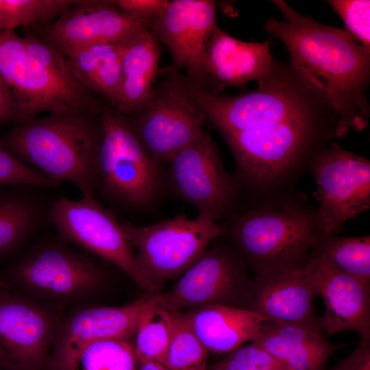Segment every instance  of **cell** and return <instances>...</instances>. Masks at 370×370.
<instances>
[{
    "label": "cell",
    "mask_w": 370,
    "mask_h": 370,
    "mask_svg": "<svg viewBox=\"0 0 370 370\" xmlns=\"http://www.w3.org/2000/svg\"><path fill=\"white\" fill-rule=\"evenodd\" d=\"M173 82L221 134L241 176L255 186L275 184L348 132L314 88L276 61L245 94L212 92L180 73Z\"/></svg>",
    "instance_id": "6da1fadb"
},
{
    "label": "cell",
    "mask_w": 370,
    "mask_h": 370,
    "mask_svg": "<svg viewBox=\"0 0 370 370\" xmlns=\"http://www.w3.org/2000/svg\"><path fill=\"white\" fill-rule=\"evenodd\" d=\"M273 2L286 21L269 19L264 28L285 45L291 68L336 112L347 130H362L369 116L370 52L344 30L302 16L284 1Z\"/></svg>",
    "instance_id": "7a4b0ae2"
},
{
    "label": "cell",
    "mask_w": 370,
    "mask_h": 370,
    "mask_svg": "<svg viewBox=\"0 0 370 370\" xmlns=\"http://www.w3.org/2000/svg\"><path fill=\"white\" fill-rule=\"evenodd\" d=\"M102 110L78 108L16 125L0 145L50 180L75 186L82 197L97 194Z\"/></svg>",
    "instance_id": "3957f363"
},
{
    "label": "cell",
    "mask_w": 370,
    "mask_h": 370,
    "mask_svg": "<svg viewBox=\"0 0 370 370\" xmlns=\"http://www.w3.org/2000/svg\"><path fill=\"white\" fill-rule=\"evenodd\" d=\"M230 233L256 275L304 267L324 236L317 212L294 206L247 210L233 220Z\"/></svg>",
    "instance_id": "277c9868"
},
{
    "label": "cell",
    "mask_w": 370,
    "mask_h": 370,
    "mask_svg": "<svg viewBox=\"0 0 370 370\" xmlns=\"http://www.w3.org/2000/svg\"><path fill=\"white\" fill-rule=\"evenodd\" d=\"M99 116L102 138L97 193L125 207L151 206L164 188L162 165L147 152L126 116L114 108H103Z\"/></svg>",
    "instance_id": "5b68a950"
},
{
    "label": "cell",
    "mask_w": 370,
    "mask_h": 370,
    "mask_svg": "<svg viewBox=\"0 0 370 370\" xmlns=\"http://www.w3.org/2000/svg\"><path fill=\"white\" fill-rule=\"evenodd\" d=\"M49 222L62 240L113 264L148 295L160 293L162 285L141 266L121 222L95 198L59 197L51 205Z\"/></svg>",
    "instance_id": "8992f818"
},
{
    "label": "cell",
    "mask_w": 370,
    "mask_h": 370,
    "mask_svg": "<svg viewBox=\"0 0 370 370\" xmlns=\"http://www.w3.org/2000/svg\"><path fill=\"white\" fill-rule=\"evenodd\" d=\"M0 82L18 112L19 124L44 112L101 109L82 85L62 79L33 62L25 52L23 37L14 30L0 29Z\"/></svg>",
    "instance_id": "52a82bcc"
},
{
    "label": "cell",
    "mask_w": 370,
    "mask_h": 370,
    "mask_svg": "<svg viewBox=\"0 0 370 370\" xmlns=\"http://www.w3.org/2000/svg\"><path fill=\"white\" fill-rule=\"evenodd\" d=\"M121 225L141 266L160 285L179 278L226 233L222 223L203 213L194 219L180 214L146 226Z\"/></svg>",
    "instance_id": "ba28073f"
},
{
    "label": "cell",
    "mask_w": 370,
    "mask_h": 370,
    "mask_svg": "<svg viewBox=\"0 0 370 370\" xmlns=\"http://www.w3.org/2000/svg\"><path fill=\"white\" fill-rule=\"evenodd\" d=\"M246 262L239 251L225 245L208 247L158 305L168 311H183L210 305L247 308L252 287Z\"/></svg>",
    "instance_id": "9c48e42d"
},
{
    "label": "cell",
    "mask_w": 370,
    "mask_h": 370,
    "mask_svg": "<svg viewBox=\"0 0 370 370\" xmlns=\"http://www.w3.org/2000/svg\"><path fill=\"white\" fill-rule=\"evenodd\" d=\"M168 164V184L176 196L217 222L232 215L238 185L209 134L204 130Z\"/></svg>",
    "instance_id": "30bf717a"
},
{
    "label": "cell",
    "mask_w": 370,
    "mask_h": 370,
    "mask_svg": "<svg viewBox=\"0 0 370 370\" xmlns=\"http://www.w3.org/2000/svg\"><path fill=\"white\" fill-rule=\"evenodd\" d=\"M314 196L324 236L370 208V162L332 142L314 159Z\"/></svg>",
    "instance_id": "8fae6325"
},
{
    "label": "cell",
    "mask_w": 370,
    "mask_h": 370,
    "mask_svg": "<svg viewBox=\"0 0 370 370\" xmlns=\"http://www.w3.org/2000/svg\"><path fill=\"white\" fill-rule=\"evenodd\" d=\"M11 276L24 289L58 301L90 295L104 281L103 269L95 258L56 243L27 252L13 266Z\"/></svg>",
    "instance_id": "7c38bea8"
},
{
    "label": "cell",
    "mask_w": 370,
    "mask_h": 370,
    "mask_svg": "<svg viewBox=\"0 0 370 370\" xmlns=\"http://www.w3.org/2000/svg\"><path fill=\"white\" fill-rule=\"evenodd\" d=\"M149 156L169 163L203 131V113L173 83L162 77L149 99L127 116Z\"/></svg>",
    "instance_id": "4fadbf2b"
},
{
    "label": "cell",
    "mask_w": 370,
    "mask_h": 370,
    "mask_svg": "<svg viewBox=\"0 0 370 370\" xmlns=\"http://www.w3.org/2000/svg\"><path fill=\"white\" fill-rule=\"evenodd\" d=\"M62 318L57 310L0 287V367L38 370L52 349Z\"/></svg>",
    "instance_id": "5bb4252c"
},
{
    "label": "cell",
    "mask_w": 370,
    "mask_h": 370,
    "mask_svg": "<svg viewBox=\"0 0 370 370\" xmlns=\"http://www.w3.org/2000/svg\"><path fill=\"white\" fill-rule=\"evenodd\" d=\"M158 299L159 294L122 306L86 308L62 319L51 349L50 370H77L83 351L95 341L132 339L141 318Z\"/></svg>",
    "instance_id": "9a60e30c"
},
{
    "label": "cell",
    "mask_w": 370,
    "mask_h": 370,
    "mask_svg": "<svg viewBox=\"0 0 370 370\" xmlns=\"http://www.w3.org/2000/svg\"><path fill=\"white\" fill-rule=\"evenodd\" d=\"M216 7L212 0L169 1L148 28L169 49L175 69H184L193 82L219 93L205 69L207 45L217 23Z\"/></svg>",
    "instance_id": "2e32d148"
},
{
    "label": "cell",
    "mask_w": 370,
    "mask_h": 370,
    "mask_svg": "<svg viewBox=\"0 0 370 370\" xmlns=\"http://www.w3.org/2000/svg\"><path fill=\"white\" fill-rule=\"evenodd\" d=\"M145 26L111 1H77L49 25L34 27L36 35L63 56L87 46L120 42Z\"/></svg>",
    "instance_id": "e0dca14e"
},
{
    "label": "cell",
    "mask_w": 370,
    "mask_h": 370,
    "mask_svg": "<svg viewBox=\"0 0 370 370\" xmlns=\"http://www.w3.org/2000/svg\"><path fill=\"white\" fill-rule=\"evenodd\" d=\"M316 296L308 261L298 269L256 274L247 309L267 319L301 325L323 334L314 310Z\"/></svg>",
    "instance_id": "ac0fdd59"
},
{
    "label": "cell",
    "mask_w": 370,
    "mask_h": 370,
    "mask_svg": "<svg viewBox=\"0 0 370 370\" xmlns=\"http://www.w3.org/2000/svg\"><path fill=\"white\" fill-rule=\"evenodd\" d=\"M309 264L317 295L325 306L319 317L323 333L352 331L360 339H370V284L338 271L314 253Z\"/></svg>",
    "instance_id": "d6986e66"
},
{
    "label": "cell",
    "mask_w": 370,
    "mask_h": 370,
    "mask_svg": "<svg viewBox=\"0 0 370 370\" xmlns=\"http://www.w3.org/2000/svg\"><path fill=\"white\" fill-rule=\"evenodd\" d=\"M270 42L271 40L254 42L237 39L216 23L206 51L205 69L218 91L225 85L242 87L266 77L275 61Z\"/></svg>",
    "instance_id": "ffe728a7"
},
{
    "label": "cell",
    "mask_w": 370,
    "mask_h": 370,
    "mask_svg": "<svg viewBox=\"0 0 370 370\" xmlns=\"http://www.w3.org/2000/svg\"><path fill=\"white\" fill-rule=\"evenodd\" d=\"M184 318L209 353L225 354L254 341L266 320L245 308L210 305L182 311Z\"/></svg>",
    "instance_id": "44dd1931"
},
{
    "label": "cell",
    "mask_w": 370,
    "mask_h": 370,
    "mask_svg": "<svg viewBox=\"0 0 370 370\" xmlns=\"http://www.w3.org/2000/svg\"><path fill=\"white\" fill-rule=\"evenodd\" d=\"M252 342L291 370H325L328 360L341 347L306 327L269 319L262 323Z\"/></svg>",
    "instance_id": "7402d4cb"
},
{
    "label": "cell",
    "mask_w": 370,
    "mask_h": 370,
    "mask_svg": "<svg viewBox=\"0 0 370 370\" xmlns=\"http://www.w3.org/2000/svg\"><path fill=\"white\" fill-rule=\"evenodd\" d=\"M160 56L158 40L145 26L123 40L122 84L116 112L128 116L149 99L158 75Z\"/></svg>",
    "instance_id": "603a6c76"
},
{
    "label": "cell",
    "mask_w": 370,
    "mask_h": 370,
    "mask_svg": "<svg viewBox=\"0 0 370 370\" xmlns=\"http://www.w3.org/2000/svg\"><path fill=\"white\" fill-rule=\"evenodd\" d=\"M43 188L0 186V256L14 250L49 222L53 202Z\"/></svg>",
    "instance_id": "cb8c5ba5"
},
{
    "label": "cell",
    "mask_w": 370,
    "mask_h": 370,
    "mask_svg": "<svg viewBox=\"0 0 370 370\" xmlns=\"http://www.w3.org/2000/svg\"><path fill=\"white\" fill-rule=\"evenodd\" d=\"M123 40L87 46L64 56L76 79L114 110L122 84Z\"/></svg>",
    "instance_id": "d4e9b609"
},
{
    "label": "cell",
    "mask_w": 370,
    "mask_h": 370,
    "mask_svg": "<svg viewBox=\"0 0 370 370\" xmlns=\"http://www.w3.org/2000/svg\"><path fill=\"white\" fill-rule=\"evenodd\" d=\"M314 254L338 271L370 284V237L323 236Z\"/></svg>",
    "instance_id": "484cf974"
},
{
    "label": "cell",
    "mask_w": 370,
    "mask_h": 370,
    "mask_svg": "<svg viewBox=\"0 0 370 370\" xmlns=\"http://www.w3.org/2000/svg\"><path fill=\"white\" fill-rule=\"evenodd\" d=\"M167 311L170 341L163 364L171 370H206L208 352L182 311Z\"/></svg>",
    "instance_id": "4316f807"
},
{
    "label": "cell",
    "mask_w": 370,
    "mask_h": 370,
    "mask_svg": "<svg viewBox=\"0 0 370 370\" xmlns=\"http://www.w3.org/2000/svg\"><path fill=\"white\" fill-rule=\"evenodd\" d=\"M77 1L0 0V29L42 27L51 23Z\"/></svg>",
    "instance_id": "83f0119b"
},
{
    "label": "cell",
    "mask_w": 370,
    "mask_h": 370,
    "mask_svg": "<svg viewBox=\"0 0 370 370\" xmlns=\"http://www.w3.org/2000/svg\"><path fill=\"white\" fill-rule=\"evenodd\" d=\"M167 311L157 304L141 318L134 335L137 360H148L163 363L170 341Z\"/></svg>",
    "instance_id": "f1b7e54d"
},
{
    "label": "cell",
    "mask_w": 370,
    "mask_h": 370,
    "mask_svg": "<svg viewBox=\"0 0 370 370\" xmlns=\"http://www.w3.org/2000/svg\"><path fill=\"white\" fill-rule=\"evenodd\" d=\"M79 365L82 370H136L134 343L126 338L95 341L83 351Z\"/></svg>",
    "instance_id": "f546056e"
},
{
    "label": "cell",
    "mask_w": 370,
    "mask_h": 370,
    "mask_svg": "<svg viewBox=\"0 0 370 370\" xmlns=\"http://www.w3.org/2000/svg\"><path fill=\"white\" fill-rule=\"evenodd\" d=\"M212 370H291L255 342L241 345L227 355Z\"/></svg>",
    "instance_id": "4dcf8cb0"
},
{
    "label": "cell",
    "mask_w": 370,
    "mask_h": 370,
    "mask_svg": "<svg viewBox=\"0 0 370 370\" xmlns=\"http://www.w3.org/2000/svg\"><path fill=\"white\" fill-rule=\"evenodd\" d=\"M328 3L343 19L344 31L370 52V1L331 0Z\"/></svg>",
    "instance_id": "1f68e13d"
},
{
    "label": "cell",
    "mask_w": 370,
    "mask_h": 370,
    "mask_svg": "<svg viewBox=\"0 0 370 370\" xmlns=\"http://www.w3.org/2000/svg\"><path fill=\"white\" fill-rule=\"evenodd\" d=\"M60 184L25 163L0 145V186L21 185L51 189Z\"/></svg>",
    "instance_id": "d6a6232c"
},
{
    "label": "cell",
    "mask_w": 370,
    "mask_h": 370,
    "mask_svg": "<svg viewBox=\"0 0 370 370\" xmlns=\"http://www.w3.org/2000/svg\"><path fill=\"white\" fill-rule=\"evenodd\" d=\"M23 39L27 55L37 65L69 82L80 84L75 77L66 58L54 48L32 31Z\"/></svg>",
    "instance_id": "836d02e7"
},
{
    "label": "cell",
    "mask_w": 370,
    "mask_h": 370,
    "mask_svg": "<svg viewBox=\"0 0 370 370\" xmlns=\"http://www.w3.org/2000/svg\"><path fill=\"white\" fill-rule=\"evenodd\" d=\"M121 12L148 27L163 12L168 0H111Z\"/></svg>",
    "instance_id": "e575fe53"
},
{
    "label": "cell",
    "mask_w": 370,
    "mask_h": 370,
    "mask_svg": "<svg viewBox=\"0 0 370 370\" xmlns=\"http://www.w3.org/2000/svg\"><path fill=\"white\" fill-rule=\"evenodd\" d=\"M330 370H370V339H360L355 349Z\"/></svg>",
    "instance_id": "d590c367"
},
{
    "label": "cell",
    "mask_w": 370,
    "mask_h": 370,
    "mask_svg": "<svg viewBox=\"0 0 370 370\" xmlns=\"http://www.w3.org/2000/svg\"><path fill=\"white\" fill-rule=\"evenodd\" d=\"M11 122L20 123V119L14 103L0 82V127Z\"/></svg>",
    "instance_id": "8d00e7d4"
},
{
    "label": "cell",
    "mask_w": 370,
    "mask_h": 370,
    "mask_svg": "<svg viewBox=\"0 0 370 370\" xmlns=\"http://www.w3.org/2000/svg\"><path fill=\"white\" fill-rule=\"evenodd\" d=\"M136 370H171L164 364L148 360H137Z\"/></svg>",
    "instance_id": "74e56055"
},
{
    "label": "cell",
    "mask_w": 370,
    "mask_h": 370,
    "mask_svg": "<svg viewBox=\"0 0 370 370\" xmlns=\"http://www.w3.org/2000/svg\"><path fill=\"white\" fill-rule=\"evenodd\" d=\"M3 285H4V282L2 280V279L0 278V287L2 286Z\"/></svg>",
    "instance_id": "f35d334b"
},
{
    "label": "cell",
    "mask_w": 370,
    "mask_h": 370,
    "mask_svg": "<svg viewBox=\"0 0 370 370\" xmlns=\"http://www.w3.org/2000/svg\"><path fill=\"white\" fill-rule=\"evenodd\" d=\"M206 370H208V369H206Z\"/></svg>",
    "instance_id": "ab89813d"
}]
</instances>
